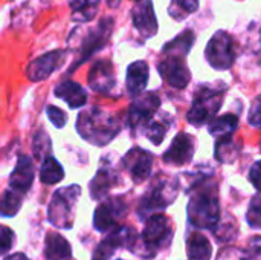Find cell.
<instances>
[{
    "label": "cell",
    "mask_w": 261,
    "mask_h": 260,
    "mask_svg": "<svg viewBox=\"0 0 261 260\" xmlns=\"http://www.w3.org/2000/svg\"><path fill=\"white\" fill-rule=\"evenodd\" d=\"M190 195L187 207L188 224L196 230H214L220 221L217 185L206 175H202L191 181Z\"/></svg>",
    "instance_id": "cell-1"
},
{
    "label": "cell",
    "mask_w": 261,
    "mask_h": 260,
    "mask_svg": "<svg viewBox=\"0 0 261 260\" xmlns=\"http://www.w3.org/2000/svg\"><path fill=\"white\" fill-rule=\"evenodd\" d=\"M119 121L99 107H90L78 115L76 132L92 146L104 147L119 133Z\"/></svg>",
    "instance_id": "cell-2"
},
{
    "label": "cell",
    "mask_w": 261,
    "mask_h": 260,
    "mask_svg": "<svg viewBox=\"0 0 261 260\" xmlns=\"http://www.w3.org/2000/svg\"><path fill=\"white\" fill-rule=\"evenodd\" d=\"M173 241V228L168 218L162 213H154L145 221L144 231L139 241H135L130 251L142 259H153L159 251L170 247Z\"/></svg>",
    "instance_id": "cell-3"
},
{
    "label": "cell",
    "mask_w": 261,
    "mask_h": 260,
    "mask_svg": "<svg viewBox=\"0 0 261 260\" xmlns=\"http://www.w3.org/2000/svg\"><path fill=\"white\" fill-rule=\"evenodd\" d=\"M179 193V181L174 176L167 175H158L148 192L142 196L139 204V218L145 221V218H150L154 213H159L165 210L170 204H173Z\"/></svg>",
    "instance_id": "cell-4"
},
{
    "label": "cell",
    "mask_w": 261,
    "mask_h": 260,
    "mask_svg": "<svg viewBox=\"0 0 261 260\" xmlns=\"http://www.w3.org/2000/svg\"><path fill=\"white\" fill-rule=\"evenodd\" d=\"M81 196L80 185H69L58 188L49 202L47 207V219L49 222L63 230H70L75 221V207Z\"/></svg>",
    "instance_id": "cell-5"
},
{
    "label": "cell",
    "mask_w": 261,
    "mask_h": 260,
    "mask_svg": "<svg viewBox=\"0 0 261 260\" xmlns=\"http://www.w3.org/2000/svg\"><path fill=\"white\" fill-rule=\"evenodd\" d=\"M223 92L225 87H214L211 84L200 86L194 93L193 107L187 113L188 123L196 127H202L210 123L223 104Z\"/></svg>",
    "instance_id": "cell-6"
},
{
    "label": "cell",
    "mask_w": 261,
    "mask_h": 260,
    "mask_svg": "<svg viewBox=\"0 0 261 260\" xmlns=\"http://www.w3.org/2000/svg\"><path fill=\"white\" fill-rule=\"evenodd\" d=\"M128 207L122 198L119 196L107 198L95 210V216H93L95 230L99 233H109L115 230L125 219Z\"/></svg>",
    "instance_id": "cell-7"
},
{
    "label": "cell",
    "mask_w": 261,
    "mask_h": 260,
    "mask_svg": "<svg viewBox=\"0 0 261 260\" xmlns=\"http://www.w3.org/2000/svg\"><path fill=\"white\" fill-rule=\"evenodd\" d=\"M206 60L219 70L229 69L236 61V49L232 37L225 31H217L206 44Z\"/></svg>",
    "instance_id": "cell-8"
},
{
    "label": "cell",
    "mask_w": 261,
    "mask_h": 260,
    "mask_svg": "<svg viewBox=\"0 0 261 260\" xmlns=\"http://www.w3.org/2000/svg\"><path fill=\"white\" fill-rule=\"evenodd\" d=\"M112 29H113V18L106 17L99 21L96 29L87 31L80 41V51H78V58L75 61V66L70 67V70L76 69L80 64H83L86 60H89L95 52H98L99 49H102L107 41L110 40L112 35Z\"/></svg>",
    "instance_id": "cell-9"
},
{
    "label": "cell",
    "mask_w": 261,
    "mask_h": 260,
    "mask_svg": "<svg viewBox=\"0 0 261 260\" xmlns=\"http://www.w3.org/2000/svg\"><path fill=\"white\" fill-rule=\"evenodd\" d=\"M161 107V98L154 92H148L144 95H138L128 109V124L133 133H138L142 127L151 123L156 110Z\"/></svg>",
    "instance_id": "cell-10"
},
{
    "label": "cell",
    "mask_w": 261,
    "mask_h": 260,
    "mask_svg": "<svg viewBox=\"0 0 261 260\" xmlns=\"http://www.w3.org/2000/svg\"><path fill=\"white\" fill-rule=\"evenodd\" d=\"M136 238H138L136 231H133L130 227H122V225L116 227L115 230L109 231V234L98 244L92 260H109L119 248L132 250Z\"/></svg>",
    "instance_id": "cell-11"
},
{
    "label": "cell",
    "mask_w": 261,
    "mask_h": 260,
    "mask_svg": "<svg viewBox=\"0 0 261 260\" xmlns=\"http://www.w3.org/2000/svg\"><path fill=\"white\" fill-rule=\"evenodd\" d=\"M89 86L98 93L109 95V97H119L113 64L107 60L96 61L89 72Z\"/></svg>",
    "instance_id": "cell-12"
},
{
    "label": "cell",
    "mask_w": 261,
    "mask_h": 260,
    "mask_svg": "<svg viewBox=\"0 0 261 260\" xmlns=\"http://www.w3.org/2000/svg\"><path fill=\"white\" fill-rule=\"evenodd\" d=\"M158 72L174 89H185L190 84L191 75L182 55H167L158 63Z\"/></svg>",
    "instance_id": "cell-13"
},
{
    "label": "cell",
    "mask_w": 261,
    "mask_h": 260,
    "mask_svg": "<svg viewBox=\"0 0 261 260\" xmlns=\"http://www.w3.org/2000/svg\"><path fill=\"white\" fill-rule=\"evenodd\" d=\"M122 166L130 173L135 184H142L151 175L153 155L141 147H135L125 153L122 158Z\"/></svg>",
    "instance_id": "cell-14"
},
{
    "label": "cell",
    "mask_w": 261,
    "mask_h": 260,
    "mask_svg": "<svg viewBox=\"0 0 261 260\" xmlns=\"http://www.w3.org/2000/svg\"><path fill=\"white\" fill-rule=\"evenodd\" d=\"M66 52L64 51H52L43 54L41 57L35 58L26 67V77L31 81H43L50 77L64 61Z\"/></svg>",
    "instance_id": "cell-15"
},
{
    "label": "cell",
    "mask_w": 261,
    "mask_h": 260,
    "mask_svg": "<svg viewBox=\"0 0 261 260\" xmlns=\"http://www.w3.org/2000/svg\"><path fill=\"white\" fill-rule=\"evenodd\" d=\"M194 156V139L188 133H179L168 150L164 153V162L171 166H185L191 162Z\"/></svg>",
    "instance_id": "cell-16"
},
{
    "label": "cell",
    "mask_w": 261,
    "mask_h": 260,
    "mask_svg": "<svg viewBox=\"0 0 261 260\" xmlns=\"http://www.w3.org/2000/svg\"><path fill=\"white\" fill-rule=\"evenodd\" d=\"M132 18L136 31L144 38H151L158 32V20L151 0H139L132 11Z\"/></svg>",
    "instance_id": "cell-17"
},
{
    "label": "cell",
    "mask_w": 261,
    "mask_h": 260,
    "mask_svg": "<svg viewBox=\"0 0 261 260\" xmlns=\"http://www.w3.org/2000/svg\"><path fill=\"white\" fill-rule=\"evenodd\" d=\"M34 178H35V167H34L32 158L28 155L18 156V161L9 178V187L26 195L29 188L32 187Z\"/></svg>",
    "instance_id": "cell-18"
},
{
    "label": "cell",
    "mask_w": 261,
    "mask_h": 260,
    "mask_svg": "<svg viewBox=\"0 0 261 260\" xmlns=\"http://www.w3.org/2000/svg\"><path fill=\"white\" fill-rule=\"evenodd\" d=\"M54 93H55V97H58L63 101H66L70 109H80V107L86 106V103H87V92H86V89L80 83L72 81V80L61 81L55 87Z\"/></svg>",
    "instance_id": "cell-19"
},
{
    "label": "cell",
    "mask_w": 261,
    "mask_h": 260,
    "mask_svg": "<svg viewBox=\"0 0 261 260\" xmlns=\"http://www.w3.org/2000/svg\"><path fill=\"white\" fill-rule=\"evenodd\" d=\"M118 182V173L112 166H102L95 178L90 181L89 190H90V196L92 199L98 201V199H104L107 196V193L110 192V188Z\"/></svg>",
    "instance_id": "cell-20"
},
{
    "label": "cell",
    "mask_w": 261,
    "mask_h": 260,
    "mask_svg": "<svg viewBox=\"0 0 261 260\" xmlns=\"http://www.w3.org/2000/svg\"><path fill=\"white\" fill-rule=\"evenodd\" d=\"M148 83V64L142 60L135 61L127 69L125 87L130 97H138Z\"/></svg>",
    "instance_id": "cell-21"
},
{
    "label": "cell",
    "mask_w": 261,
    "mask_h": 260,
    "mask_svg": "<svg viewBox=\"0 0 261 260\" xmlns=\"http://www.w3.org/2000/svg\"><path fill=\"white\" fill-rule=\"evenodd\" d=\"M187 256L188 260H211L213 247L205 234L200 231H190L187 236Z\"/></svg>",
    "instance_id": "cell-22"
},
{
    "label": "cell",
    "mask_w": 261,
    "mask_h": 260,
    "mask_svg": "<svg viewBox=\"0 0 261 260\" xmlns=\"http://www.w3.org/2000/svg\"><path fill=\"white\" fill-rule=\"evenodd\" d=\"M44 256L47 260H72L70 244L58 233H49L44 241Z\"/></svg>",
    "instance_id": "cell-23"
},
{
    "label": "cell",
    "mask_w": 261,
    "mask_h": 260,
    "mask_svg": "<svg viewBox=\"0 0 261 260\" xmlns=\"http://www.w3.org/2000/svg\"><path fill=\"white\" fill-rule=\"evenodd\" d=\"M101 0H70L72 20L76 23L92 21L96 15Z\"/></svg>",
    "instance_id": "cell-24"
},
{
    "label": "cell",
    "mask_w": 261,
    "mask_h": 260,
    "mask_svg": "<svg viewBox=\"0 0 261 260\" xmlns=\"http://www.w3.org/2000/svg\"><path fill=\"white\" fill-rule=\"evenodd\" d=\"M237 124H239V118L236 115H232V113H228V115H223L220 118L213 120L208 130L217 139L231 138L234 135V132L237 130Z\"/></svg>",
    "instance_id": "cell-25"
},
{
    "label": "cell",
    "mask_w": 261,
    "mask_h": 260,
    "mask_svg": "<svg viewBox=\"0 0 261 260\" xmlns=\"http://www.w3.org/2000/svg\"><path fill=\"white\" fill-rule=\"evenodd\" d=\"M63 178H64V170L61 164L54 156H47L40 167V181L46 185H54L58 184Z\"/></svg>",
    "instance_id": "cell-26"
},
{
    "label": "cell",
    "mask_w": 261,
    "mask_h": 260,
    "mask_svg": "<svg viewBox=\"0 0 261 260\" xmlns=\"http://www.w3.org/2000/svg\"><path fill=\"white\" fill-rule=\"evenodd\" d=\"M193 43H194V34L191 31H184L173 41H170V43H167L164 46V54L165 55H182V57H187V54L193 48Z\"/></svg>",
    "instance_id": "cell-27"
},
{
    "label": "cell",
    "mask_w": 261,
    "mask_h": 260,
    "mask_svg": "<svg viewBox=\"0 0 261 260\" xmlns=\"http://www.w3.org/2000/svg\"><path fill=\"white\" fill-rule=\"evenodd\" d=\"M239 152H240V149H239V146H236L232 136L231 138H220L216 143L214 155H216V159L219 162H223V164L234 162L239 156Z\"/></svg>",
    "instance_id": "cell-28"
},
{
    "label": "cell",
    "mask_w": 261,
    "mask_h": 260,
    "mask_svg": "<svg viewBox=\"0 0 261 260\" xmlns=\"http://www.w3.org/2000/svg\"><path fill=\"white\" fill-rule=\"evenodd\" d=\"M21 202H23V193L14 188H8L2 198V216L14 218L21 208Z\"/></svg>",
    "instance_id": "cell-29"
},
{
    "label": "cell",
    "mask_w": 261,
    "mask_h": 260,
    "mask_svg": "<svg viewBox=\"0 0 261 260\" xmlns=\"http://www.w3.org/2000/svg\"><path fill=\"white\" fill-rule=\"evenodd\" d=\"M50 150H52V141L47 136V133L43 129H40L32 138V153L38 161H44L50 155Z\"/></svg>",
    "instance_id": "cell-30"
},
{
    "label": "cell",
    "mask_w": 261,
    "mask_h": 260,
    "mask_svg": "<svg viewBox=\"0 0 261 260\" xmlns=\"http://www.w3.org/2000/svg\"><path fill=\"white\" fill-rule=\"evenodd\" d=\"M197 8H199V0H171L168 11L174 20H184L190 14L196 12Z\"/></svg>",
    "instance_id": "cell-31"
},
{
    "label": "cell",
    "mask_w": 261,
    "mask_h": 260,
    "mask_svg": "<svg viewBox=\"0 0 261 260\" xmlns=\"http://www.w3.org/2000/svg\"><path fill=\"white\" fill-rule=\"evenodd\" d=\"M168 124H165L162 120H151V123L147 126L145 129V133H147V138L154 144V146H159L165 135H167V130H168Z\"/></svg>",
    "instance_id": "cell-32"
},
{
    "label": "cell",
    "mask_w": 261,
    "mask_h": 260,
    "mask_svg": "<svg viewBox=\"0 0 261 260\" xmlns=\"http://www.w3.org/2000/svg\"><path fill=\"white\" fill-rule=\"evenodd\" d=\"M246 221L249 227L261 230V192H258L249 204L248 213H246Z\"/></svg>",
    "instance_id": "cell-33"
},
{
    "label": "cell",
    "mask_w": 261,
    "mask_h": 260,
    "mask_svg": "<svg viewBox=\"0 0 261 260\" xmlns=\"http://www.w3.org/2000/svg\"><path fill=\"white\" fill-rule=\"evenodd\" d=\"M46 113H47L49 121H50L57 129H63V127L67 124V115H66V112L61 110L60 107L50 104V106L46 107Z\"/></svg>",
    "instance_id": "cell-34"
},
{
    "label": "cell",
    "mask_w": 261,
    "mask_h": 260,
    "mask_svg": "<svg viewBox=\"0 0 261 260\" xmlns=\"http://www.w3.org/2000/svg\"><path fill=\"white\" fill-rule=\"evenodd\" d=\"M248 121L251 126L261 129V95L252 101L251 109H249V115H248Z\"/></svg>",
    "instance_id": "cell-35"
},
{
    "label": "cell",
    "mask_w": 261,
    "mask_h": 260,
    "mask_svg": "<svg viewBox=\"0 0 261 260\" xmlns=\"http://www.w3.org/2000/svg\"><path fill=\"white\" fill-rule=\"evenodd\" d=\"M248 260H261V236L252 238L248 244V248L245 250Z\"/></svg>",
    "instance_id": "cell-36"
},
{
    "label": "cell",
    "mask_w": 261,
    "mask_h": 260,
    "mask_svg": "<svg viewBox=\"0 0 261 260\" xmlns=\"http://www.w3.org/2000/svg\"><path fill=\"white\" fill-rule=\"evenodd\" d=\"M216 260H248V259H246L245 251H242V250H239V248H236V247H226V248H223V250L219 253V256H217V259Z\"/></svg>",
    "instance_id": "cell-37"
},
{
    "label": "cell",
    "mask_w": 261,
    "mask_h": 260,
    "mask_svg": "<svg viewBox=\"0 0 261 260\" xmlns=\"http://www.w3.org/2000/svg\"><path fill=\"white\" fill-rule=\"evenodd\" d=\"M14 239H15V234L12 230H9V227H2V254H6L12 245H14Z\"/></svg>",
    "instance_id": "cell-38"
},
{
    "label": "cell",
    "mask_w": 261,
    "mask_h": 260,
    "mask_svg": "<svg viewBox=\"0 0 261 260\" xmlns=\"http://www.w3.org/2000/svg\"><path fill=\"white\" fill-rule=\"evenodd\" d=\"M249 181H251V184L258 192H261V161H257L251 167V170H249Z\"/></svg>",
    "instance_id": "cell-39"
},
{
    "label": "cell",
    "mask_w": 261,
    "mask_h": 260,
    "mask_svg": "<svg viewBox=\"0 0 261 260\" xmlns=\"http://www.w3.org/2000/svg\"><path fill=\"white\" fill-rule=\"evenodd\" d=\"M3 260H29V257L24 256L23 253H15V254H11V256L5 257Z\"/></svg>",
    "instance_id": "cell-40"
},
{
    "label": "cell",
    "mask_w": 261,
    "mask_h": 260,
    "mask_svg": "<svg viewBox=\"0 0 261 260\" xmlns=\"http://www.w3.org/2000/svg\"><path fill=\"white\" fill-rule=\"evenodd\" d=\"M107 3H109L110 8H118L119 6V0H107Z\"/></svg>",
    "instance_id": "cell-41"
},
{
    "label": "cell",
    "mask_w": 261,
    "mask_h": 260,
    "mask_svg": "<svg viewBox=\"0 0 261 260\" xmlns=\"http://www.w3.org/2000/svg\"><path fill=\"white\" fill-rule=\"evenodd\" d=\"M133 2H139V0H133Z\"/></svg>",
    "instance_id": "cell-42"
},
{
    "label": "cell",
    "mask_w": 261,
    "mask_h": 260,
    "mask_svg": "<svg viewBox=\"0 0 261 260\" xmlns=\"http://www.w3.org/2000/svg\"><path fill=\"white\" fill-rule=\"evenodd\" d=\"M118 260H121V259H118Z\"/></svg>",
    "instance_id": "cell-43"
}]
</instances>
